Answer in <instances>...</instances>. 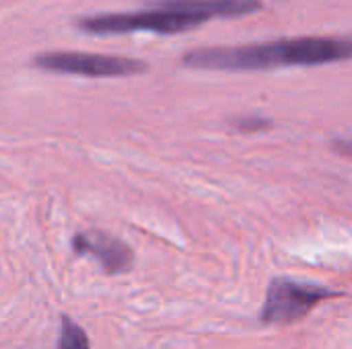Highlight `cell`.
Wrapping results in <instances>:
<instances>
[{"mask_svg": "<svg viewBox=\"0 0 352 349\" xmlns=\"http://www.w3.org/2000/svg\"><path fill=\"white\" fill-rule=\"evenodd\" d=\"M268 125V121L266 119H258V117H254V119H241L239 121V128L241 130H260V128H266Z\"/></svg>", "mask_w": 352, "mask_h": 349, "instance_id": "7", "label": "cell"}, {"mask_svg": "<svg viewBox=\"0 0 352 349\" xmlns=\"http://www.w3.org/2000/svg\"><path fill=\"white\" fill-rule=\"evenodd\" d=\"M72 249L76 255H89L97 259L101 267L111 276L128 272L134 261V255L124 241L101 230H89L76 234L72 241Z\"/></svg>", "mask_w": 352, "mask_h": 349, "instance_id": "5", "label": "cell"}, {"mask_svg": "<svg viewBox=\"0 0 352 349\" xmlns=\"http://www.w3.org/2000/svg\"><path fill=\"white\" fill-rule=\"evenodd\" d=\"M33 66L45 72L58 74H74L89 78H118V76H134L146 70L142 60L134 58H118L103 53H87V51H50L33 58Z\"/></svg>", "mask_w": 352, "mask_h": 349, "instance_id": "3", "label": "cell"}, {"mask_svg": "<svg viewBox=\"0 0 352 349\" xmlns=\"http://www.w3.org/2000/svg\"><path fill=\"white\" fill-rule=\"evenodd\" d=\"M338 296L322 286L295 282L289 278H276L268 286L266 302L262 309V321L268 325H285L303 319L316 304Z\"/></svg>", "mask_w": 352, "mask_h": 349, "instance_id": "4", "label": "cell"}, {"mask_svg": "<svg viewBox=\"0 0 352 349\" xmlns=\"http://www.w3.org/2000/svg\"><path fill=\"white\" fill-rule=\"evenodd\" d=\"M352 53L346 37H291L237 47H204L184 56V64L196 70L250 72L293 66H324L344 62Z\"/></svg>", "mask_w": 352, "mask_h": 349, "instance_id": "1", "label": "cell"}, {"mask_svg": "<svg viewBox=\"0 0 352 349\" xmlns=\"http://www.w3.org/2000/svg\"><path fill=\"white\" fill-rule=\"evenodd\" d=\"M60 349H91L89 348L87 333L70 317H62Z\"/></svg>", "mask_w": 352, "mask_h": 349, "instance_id": "6", "label": "cell"}, {"mask_svg": "<svg viewBox=\"0 0 352 349\" xmlns=\"http://www.w3.org/2000/svg\"><path fill=\"white\" fill-rule=\"evenodd\" d=\"M208 23L206 16L182 10L171 0H155L148 8L138 12H122V14H95L82 16L76 21L78 31L87 35H126V33H157V35H175L184 31H192Z\"/></svg>", "mask_w": 352, "mask_h": 349, "instance_id": "2", "label": "cell"}]
</instances>
